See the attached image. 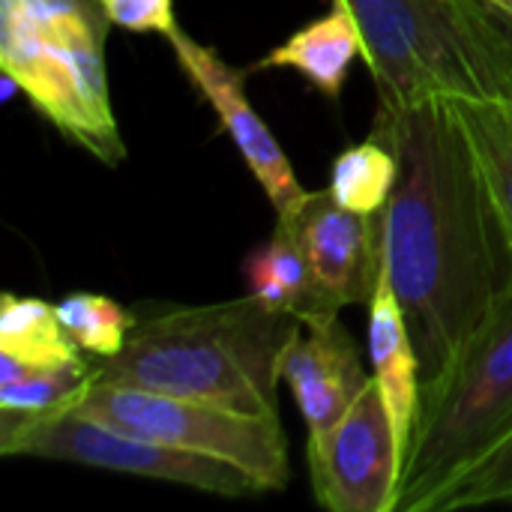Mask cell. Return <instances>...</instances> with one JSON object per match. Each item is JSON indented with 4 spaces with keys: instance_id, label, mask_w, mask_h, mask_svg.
<instances>
[{
    "instance_id": "obj_15",
    "label": "cell",
    "mask_w": 512,
    "mask_h": 512,
    "mask_svg": "<svg viewBox=\"0 0 512 512\" xmlns=\"http://www.w3.org/2000/svg\"><path fill=\"white\" fill-rule=\"evenodd\" d=\"M84 363L75 339L57 318V306L36 297H0V384L24 369Z\"/></svg>"
},
{
    "instance_id": "obj_1",
    "label": "cell",
    "mask_w": 512,
    "mask_h": 512,
    "mask_svg": "<svg viewBox=\"0 0 512 512\" xmlns=\"http://www.w3.org/2000/svg\"><path fill=\"white\" fill-rule=\"evenodd\" d=\"M372 135L399 156V177L381 210V252L423 387L512 291V240L453 99L378 111Z\"/></svg>"
},
{
    "instance_id": "obj_6",
    "label": "cell",
    "mask_w": 512,
    "mask_h": 512,
    "mask_svg": "<svg viewBox=\"0 0 512 512\" xmlns=\"http://www.w3.org/2000/svg\"><path fill=\"white\" fill-rule=\"evenodd\" d=\"M75 411L114 429L228 462L246 471L264 492H282L291 480L288 441L279 417H258L201 399L96 381Z\"/></svg>"
},
{
    "instance_id": "obj_7",
    "label": "cell",
    "mask_w": 512,
    "mask_h": 512,
    "mask_svg": "<svg viewBox=\"0 0 512 512\" xmlns=\"http://www.w3.org/2000/svg\"><path fill=\"white\" fill-rule=\"evenodd\" d=\"M0 453L87 465V468H102V471L147 477V480H165L219 498H249L264 492L246 471L228 462L186 453L114 429L108 423L78 414L75 408L48 417H33V420L0 414Z\"/></svg>"
},
{
    "instance_id": "obj_4",
    "label": "cell",
    "mask_w": 512,
    "mask_h": 512,
    "mask_svg": "<svg viewBox=\"0 0 512 512\" xmlns=\"http://www.w3.org/2000/svg\"><path fill=\"white\" fill-rule=\"evenodd\" d=\"M512 438V291L450 366L420 387L396 512H435L438 501Z\"/></svg>"
},
{
    "instance_id": "obj_18",
    "label": "cell",
    "mask_w": 512,
    "mask_h": 512,
    "mask_svg": "<svg viewBox=\"0 0 512 512\" xmlns=\"http://www.w3.org/2000/svg\"><path fill=\"white\" fill-rule=\"evenodd\" d=\"M93 372L87 363L24 369L15 381L0 384V414L33 420L69 411L93 387Z\"/></svg>"
},
{
    "instance_id": "obj_17",
    "label": "cell",
    "mask_w": 512,
    "mask_h": 512,
    "mask_svg": "<svg viewBox=\"0 0 512 512\" xmlns=\"http://www.w3.org/2000/svg\"><path fill=\"white\" fill-rule=\"evenodd\" d=\"M396 177H399V156L393 153V147H387L372 135L369 141L345 147L336 156L330 168L327 192L348 210L381 213L393 195Z\"/></svg>"
},
{
    "instance_id": "obj_11",
    "label": "cell",
    "mask_w": 512,
    "mask_h": 512,
    "mask_svg": "<svg viewBox=\"0 0 512 512\" xmlns=\"http://www.w3.org/2000/svg\"><path fill=\"white\" fill-rule=\"evenodd\" d=\"M279 378L291 387L309 438L327 435L372 381L354 336L339 318L297 324L282 348Z\"/></svg>"
},
{
    "instance_id": "obj_5",
    "label": "cell",
    "mask_w": 512,
    "mask_h": 512,
    "mask_svg": "<svg viewBox=\"0 0 512 512\" xmlns=\"http://www.w3.org/2000/svg\"><path fill=\"white\" fill-rule=\"evenodd\" d=\"M111 21L99 0L33 18L21 0H0V69L30 105L69 141L117 165L126 147L108 96L105 33Z\"/></svg>"
},
{
    "instance_id": "obj_13",
    "label": "cell",
    "mask_w": 512,
    "mask_h": 512,
    "mask_svg": "<svg viewBox=\"0 0 512 512\" xmlns=\"http://www.w3.org/2000/svg\"><path fill=\"white\" fill-rule=\"evenodd\" d=\"M246 279L261 303L294 315L306 327L339 318V309L321 291L315 270L285 219H279L273 237L246 258Z\"/></svg>"
},
{
    "instance_id": "obj_12",
    "label": "cell",
    "mask_w": 512,
    "mask_h": 512,
    "mask_svg": "<svg viewBox=\"0 0 512 512\" xmlns=\"http://www.w3.org/2000/svg\"><path fill=\"white\" fill-rule=\"evenodd\" d=\"M369 357L375 369L372 375L384 393V402L390 408L393 429L405 456L417 405H420V357H417L405 312L387 276H381L378 291L369 303Z\"/></svg>"
},
{
    "instance_id": "obj_2",
    "label": "cell",
    "mask_w": 512,
    "mask_h": 512,
    "mask_svg": "<svg viewBox=\"0 0 512 512\" xmlns=\"http://www.w3.org/2000/svg\"><path fill=\"white\" fill-rule=\"evenodd\" d=\"M297 324L255 294L168 309L135 321L120 354L96 366L93 381L279 417V357Z\"/></svg>"
},
{
    "instance_id": "obj_10",
    "label": "cell",
    "mask_w": 512,
    "mask_h": 512,
    "mask_svg": "<svg viewBox=\"0 0 512 512\" xmlns=\"http://www.w3.org/2000/svg\"><path fill=\"white\" fill-rule=\"evenodd\" d=\"M177 63L189 75V81L201 90V96L210 102V108L219 114L225 132L237 144L240 156L246 159L249 171L255 174L258 186L267 192L270 204L279 213H288L306 198V189L294 177V168L267 129V123L255 114L252 102L243 90V72L231 69L213 48L195 42L189 33L174 30L168 36Z\"/></svg>"
},
{
    "instance_id": "obj_16",
    "label": "cell",
    "mask_w": 512,
    "mask_h": 512,
    "mask_svg": "<svg viewBox=\"0 0 512 512\" xmlns=\"http://www.w3.org/2000/svg\"><path fill=\"white\" fill-rule=\"evenodd\" d=\"M453 108L512 240V99H453Z\"/></svg>"
},
{
    "instance_id": "obj_14",
    "label": "cell",
    "mask_w": 512,
    "mask_h": 512,
    "mask_svg": "<svg viewBox=\"0 0 512 512\" xmlns=\"http://www.w3.org/2000/svg\"><path fill=\"white\" fill-rule=\"evenodd\" d=\"M363 60L360 24L348 6L333 3V12L300 27L288 42L273 48L252 69H297L318 93L339 99L348 69L354 60Z\"/></svg>"
},
{
    "instance_id": "obj_9",
    "label": "cell",
    "mask_w": 512,
    "mask_h": 512,
    "mask_svg": "<svg viewBox=\"0 0 512 512\" xmlns=\"http://www.w3.org/2000/svg\"><path fill=\"white\" fill-rule=\"evenodd\" d=\"M279 219L297 234L321 291L336 309L372 303L384 276L381 213L348 210L327 189H318Z\"/></svg>"
},
{
    "instance_id": "obj_8",
    "label": "cell",
    "mask_w": 512,
    "mask_h": 512,
    "mask_svg": "<svg viewBox=\"0 0 512 512\" xmlns=\"http://www.w3.org/2000/svg\"><path fill=\"white\" fill-rule=\"evenodd\" d=\"M306 459L321 507L396 512L405 456L375 375L327 435L306 441Z\"/></svg>"
},
{
    "instance_id": "obj_22",
    "label": "cell",
    "mask_w": 512,
    "mask_h": 512,
    "mask_svg": "<svg viewBox=\"0 0 512 512\" xmlns=\"http://www.w3.org/2000/svg\"><path fill=\"white\" fill-rule=\"evenodd\" d=\"M492 9V6H489ZM495 15H498V24H501V30L507 33V39H510V45H512V18L510 15H504V12H498V9H492Z\"/></svg>"
},
{
    "instance_id": "obj_19",
    "label": "cell",
    "mask_w": 512,
    "mask_h": 512,
    "mask_svg": "<svg viewBox=\"0 0 512 512\" xmlns=\"http://www.w3.org/2000/svg\"><path fill=\"white\" fill-rule=\"evenodd\" d=\"M57 318L81 351L114 357L126 345L135 318L102 294H69L57 303Z\"/></svg>"
},
{
    "instance_id": "obj_3",
    "label": "cell",
    "mask_w": 512,
    "mask_h": 512,
    "mask_svg": "<svg viewBox=\"0 0 512 512\" xmlns=\"http://www.w3.org/2000/svg\"><path fill=\"white\" fill-rule=\"evenodd\" d=\"M351 9L378 111L426 99H512V45L483 0H333Z\"/></svg>"
},
{
    "instance_id": "obj_23",
    "label": "cell",
    "mask_w": 512,
    "mask_h": 512,
    "mask_svg": "<svg viewBox=\"0 0 512 512\" xmlns=\"http://www.w3.org/2000/svg\"><path fill=\"white\" fill-rule=\"evenodd\" d=\"M486 6H492V9H498V12H504V15H510L512 18V0H483Z\"/></svg>"
},
{
    "instance_id": "obj_21",
    "label": "cell",
    "mask_w": 512,
    "mask_h": 512,
    "mask_svg": "<svg viewBox=\"0 0 512 512\" xmlns=\"http://www.w3.org/2000/svg\"><path fill=\"white\" fill-rule=\"evenodd\" d=\"M108 21L129 33H159L171 36L177 27L174 0H99Z\"/></svg>"
},
{
    "instance_id": "obj_20",
    "label": "cell",
    "mask_w": 512,
    "mask_h": 512,
    "mask_svg": "<svg viewBox=\"0 0 512 512\" xmlns=\"http://www.w3.org/2000/svg\"><path fill=\"white\" fill-rule=\"evenodd\" d=\"M512 501V438L504 441L492 456H486L468 477H462L441 501L435 512L483 507Z\"/></svg>"
}]
</instances>
